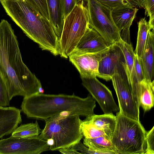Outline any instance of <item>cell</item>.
<instances>
[{"mask_svg": "<svg viewBox=\"0 0 154 154\" xmlns=\"http://www.w3.org/2000/svg\"><path fill=\"white\" fill-rule=\"evenodd\" d=\"M96 101L89 95L84 98L75 95L38 93L24 97L21 111L28 118H48L63 112L87 117L94 114Z\"/></svg>", "mask_w": 154, "mask_h": 154, "instance_id": "cell-3", "label": "cell"}, {"mask_svg": "<svg viewBox=\"0 0 154 154\" xmlns=\"http://www.w3.org/2000/svg\"><path fill=\"white\" fill-rule=\"evenodd\" d=\"M115 69L112 80L117 96L119 111L125 116L140 121V107L133 97L131 86L125 73Z\"/></svg>", "mask_w": 154, "mask_h": 154, "instance_id": "cell-8", "label": "cell"}, {"mask_svg": "<svg viewBox=\"0 0 154 154\" xmlns=\"http://www.w3.org/2000/svg\"><path fill=\"white\" fill-rule=\"evenodd\" d=\"M116 43L120 48L123 54L126 65L127 76L130 84V80L133 69L135 57V54L132 45L131 43L126 42L122 38Z\"/></svg>", "mask_w": 154, "mask_h": 154, "instance_id": "cell-23", "label": "cell"}, {"mask_svg": "<svg viewBox=\"0 0 154 154\" xmlns=\"http://www.w3.org/2000/svg\"><path fill=\"white\" fill-rule=\"evenodd\" d=\"M6 12L42 50L60 55L59 40L50 20L26 0H0Z\"/></svg>", "mask_w": 154, "mask_h": 154, "instance_id": "cell-2", "label": "cell"}, {"mask_svg": "<svg viewBox=\"0 0 154 154\" xmlns=\"http://www.w3.org/2000/svg\"><path fill=\"white\" fill-rule=\"evenodd\" d=\"M10 101L5 85L0 75V106H9Z\"/></svg>", "mask_w": 154, "mask_h": 154, "instance_id": "cell-30", "label": "cell"}, {"mask_svg": "<svg viewBox=\"0 0 154 154\" xmlns=\"http://www.w3.org/2000/svg\"><path fill=\"white\" fill-rule=\"evenodd\" d=\"M133 72L139 82L145 79L141 58L135 54Z\"/></svg>", "mask_w": 154, "mask_h": 154, "instance_id": "cell-29", "label": "cell"}, {"mask_svg": "<svg viewBox=\"0 0 154 154\" xmlns=\"http://www.w3.org/2000/svg\"><path fill=\"white\" fill-rule=\"evenodd\" d=\"M83 144L98 154H118L110 138L108 137L102 136L92 138H84Z\"/></svg>", "mask_w": 154, "mask_h": 154, "instance_id": "cell-19", "label": "cell"}, {"mask_svg": "<svg viewBox=\"0 0 154 154\" xmlns=\"http://www.w3.org/2000/svg\"><path fill=\"white\" fill-rule=\"evenodd\" d=\"M83 0H61L64 19L70 13L74 7Z\"/></svg>", "mask_w": 154, "mask_h": 154, "instance_id": "cell-31", "label": "cell"}, {"mask_svg": "<svg viewBox=\"0 0 154 154\" xmlns=\"http://www.w3.org/2000/svg\"><path fill=\"white\" fill-rule=\"evenodd\" d=\"M84 0L86 2L90 27L102 36L108 47L120 41V32L112 19L111 10L96 0Z\"/></svg>", "mask_w": 154, "mask_h": 154, "instance_id": "cell-7", "label": "cell"}, {"mask_svg": "<svg viewBox=\"0 0 154 154\" xmlns=\"http://www.w3.org/2000/svg\"><path fill=\"white\" fill-rule=\"evenodd\" d=\"M80 129L83 137L85 138H92L102 136L109 137L102 130L83 120L81 124Z\"/></svg>", "mask_w": 154, "mask_h": 154, "instance_id": "cell-25", "label": "cell"}, {"mask_svg": "<svg viewBox=\"0 0 154 154\" xmlns=\"http://www.w3.org/2000/svg\"><path fill=\"white\" fill-rule=\"evenodd\" d=\"M42 130L36 121L34 123L21 124L12 133L11 136L23 138L36 137L38 136Z\"/></svg>", "mask_w": 154, "mask_h": 154, "instance_id": "cell-22", "label": "cell"}, {"mask_svg": "<svg viewBox=\"0 0 154 154\" xmlns=\"http://www.w3.org/2000/svg\"><path fill=\"white\" fill-rule=\"evenodd\" d=\"M139 105L145 112L149 111L154 105V80L144 79L139 82Z\"/></svg>", "mask_w": 154, "mask_h": 154, "instance_id": "cell-20", "label": "cell"}, {"mask_svg": "<svg viewBox=\"0 0 154 154\" xmlns=\"http://www.w3.org/2000/svg\"><path fill=\"white\" fill-rule=\"evenodd\" d=\"M97 1L111 10L116 7L133 5V0H96Z\"/></svg>", "mask_w": 154, "mask_h": 154, "instance_id": "cell-28", "label": "cell"}, {"mask_svg": "<svg viewBox=\"0 0 154 154\" xmlns=\"http://www.w3.org/2000/svg\"><path fill=\"white\" fill-rule=\"evenodd\" d=\"M154 30L149 31L143 54L140 58L145 79L152 81L154 78Z\"/></svg>", "mask_w": 154, "mask_h": 154, "instance_id": "cell-16", "label": "cell"}, {"mask_svg": "<svg viewBox=\"0 0 154 154\" xmlns=\"http://www.w3.org/2000/svg\"><path fill=\"white\" fill-rule=\"evenodd\" d=\"M111 140L118 154H144L146 131L140 121L129 118L119 111Z\"/></svg>", "mask_w": 154, "mask_h": 154, "instance_id": "cell-5", "label": "cell"}, {"mask_svg": "<svg viewBox=\"0 0 154 154\" xmlns=\"http://www.w3.org/2000/svg\"><path fill=\"white\" fill-rule=\"evenodd\" d=\"M134 4L145 10V15L149 17L148 25L150 30H154V0H133Z\"/></svg>", "mask_w": 154, "mask_h": 154, "instance_id": "cell-24", "label": "cell"}, {"mask_svg": "<svg viewBox=\"0 0 154 154\" xmlns=\"http://www.w3.org/2000/svg\"><path fill=\"white\" fill-rule=\"evenodd\" d=\"M83 121L102 130L111 138L115 130L116 119V116L111 113L100 115L94 114L86 117Z\"/></svg>", "mask_w": 154, "mask_h": 154, "instance_id": "cell-18", "label": "cell"}, {"mask_svg": "<svg viewBox=\"0 0 154 154\" xmlns=\"http://www.w3.org/2000/svg\"><path fill=\"white\" fill-rule=\"evenodd\" d=\"M45 121V128L38 137L48 141L50 150L71 147L83 137L80 129L82 120L77 114L62 113Z\"/></svg>", "mask_w": 154, "mask_h": 154, "instance_id": "cell-4", "label": "cell"}, {"mask_svg": "<svg viewBox=\"0 0 154 154\" xmlns=\"http://www.w3.org/2000/svg\"><path fill=\"white\" fill-rule=\"evenodd\" d=\"M96 77H81L82 84L99 105L104 114L119 111L111 91L100 82Z\"/></svg>", "mask_w": 154, "mask_h": 154, "instance_id": "cell-10", "label": "cell"}, {"mask_svg": "<svg viewBox=\"0 0 154 154\" xmlns=\"http://www.w3.org/2000/svg\"><path fill=\"white\" fill-rule=\"evenodd\" d=\"M21 111L14 107L0 106V139L12 133L21 122Z\"/></svg>", "mask_w": 154, "mask_h": 154, "instance_id": "cell-14", "label": "cell"}, {"mask_svg": "<svg viewBox=\"0 0 154 154\" xmlns=\"http://www.w3.org/2000/svg\"><path fill=\"white\" fill-rule=\"evenodd\" d=\"M71 148L75 150L80 152L81 154H98L97 152L90 149L81 141L72 146Z\"/></svg>", "mask_w": 154, "mask_h": 154, "instance_id": "cell-32", "label": "cell"}, {"mask_svg": "<svg viewBox=\"0 0 154 154\" xmlns=\"http://www.w3.org/2000/svg\"><path fill=\"white\" fill-rule=\"evenodd\" d=\"M108 47L102 36L89 26L69 56L98 53Z\"/></svg>", "mask_w": 154, "mask_h": 154, "instance_id": "cell-13", "label": "cell"}, {"mask_svg": "<svg viewBox=\"0 0 154 154\" xmlns=\"http://www.w3.org/2000/svg\"><path fill=\"white\" fill-rule=\"evenodd\" d=\"M0 75L10 100L17 96L27 97L44 92L40 81L23 63L17 37L4 19L0 23Z\"/></svg>", "mask_w": 154, "mask_h": 154, "instance_id": "cell-1", "label": "cell"}, {"mask_svg": "<svg viewBox=\"0 0 154 154\" xmlns=\"http://www.w3.org/2000/svg\"><path fill=\"white\" fill-rule=\"evenodd\" d=\"M109 47L107 52L99 62L97 76L106 81L111 80L116 67L127 70L124 56L120 48L116 43Z\"/></svg>", "mask_w": 154, "mask_h": 154, "instance_id": "cell-11", "label": "cell"}, {"mask_svg": "<svg viewBox=\"0 0 154 154\" xmlns=\"http://www.w3.org/2000/svg\"><path fill=\"white\" fill-rule=\"evenodd\" d=\"M154 126L149 131L146 132V149L144 154H154Z\"/></svg>", "mask_w": 154, "mask_h": 154, "instance_id": "cell-27", "label": "cell"}, {"mask_svg": "<svg viewBox=\"0 0 154 154\" xmlns=\"http://www.w3.org/2000/svg\"><path fill=\"white\" fill-rule=\"evenodd\" d=\"M61 153L64 154H81L79 152L75 150L71 147L64 149H60L58 150Z\"/></svg>", "mask_w": 154, "mask_h": 154, "instance_id": "cell-33", "label": "cell"}, {"mask_svg": "<svg viewBox=\"0 0 154 154\" xmlns=\"http://www.w3.org/2000/svg\"><path fill=\"white\" fill-rule=\"evenodd\" d=\"M138 31L136 48L134 51L135 54L141 58L145 50L148 33L150 30L148 22L145 18L140 19L138 22Z\"/></svg>", "mask_w": 154, "mask_h": 154, "instance_id": "cell-21", "label": "cell"}, {"mask_svg": "<svg viewBox=\"0 0 154 154\" xmlns=\"http://www.w3.org/2000/svg\"><path fill=\"white\" fill-rule=\"evenodd\" d=\"M89 27L88 12L83 0L77 4L64 19L59 40L61 57H69Z\"/></svg>", "mask_w": 154, "mask_h": 154, "instance_id": "cell-6", "label": "cell"}, {"mask_svg": "<svg viewBox=\"0 0 154 154\" xmlns=\"http://www.w3.org/2000/svg\"><path fill=\"white\" fill-rule=\"evenodd\" d=\"M46 1L49 20L56 34L60 40L64 22L61 0H46Z\"/></svg>", "mask_w": 154, "mask_h": 154, "instance_id": "cell-17", "label": "cell"}, {"mask_svg": "<svg viewBox=\"0 0 154 154\" xmlns=\"http://www.w3.org/2000/svg\"><path fill=\"white\" fill-rule=\"evenodd\" d=\"M109 48L94 53L70 55L69 60L76 68L81 77H97L99 62L107 52Z\"/></svg>", "mask_w": 154, "mask_h": 154, "instance_id": "cell-12", "label": "cell"}, {"mask_svg": "<svg viewBox=\"0 0 154 154\" xmlns=\"http://www.w3.org/2000/svg\"><path fill=\"white\" fill-rule=\"evenodd\" d=\"M47 140L38 137L23 138L11 136L0 140V154H40L50 150Z\"/></svg>", "mask_w": 154, "mask_h": 154, "instance_id": "cell-9", "label": "cell"}, {"mask_svg": "<svg viewBox=\"0 0 154 154\" xmlns=\"http://www.w3.org/2000/svg\"><path fill=\"white\" fill-rule=\"evenodd\" d=\"M26 0L36 8L45 18L49 20L48 11L46 0Z\"/></svg>", "mask_w": 154, "mask_h": 154, "instance_id": "cell-26", "label": "cell"}, {"mask_svg": "<svg viewBox=\"0 0 154 154\" xmlns=\"http://www.w3.org/2000/svg\"><path fill=\"white\" fill-rule=\"evenodd\" d=\"M138 9L134 5H125L111 9L113 21L120 32L130 29Z\"/></svg>", "mask_w": 154, "mask_h": 154, "instance_id": "cell-15", "label": "cell"}]
</instances>
